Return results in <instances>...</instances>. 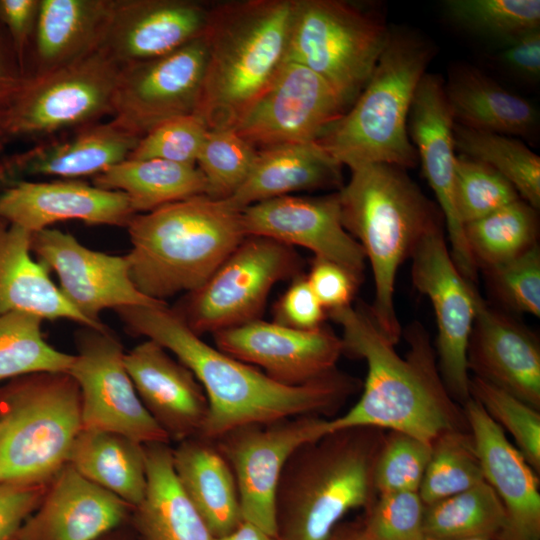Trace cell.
<instances>
[{"label":"cell","mask_w":540,"mask_h":540,"mask_svg":"<svg viewBox=\"0 0 540 540\" xmlns=\"http://www.w3.org/2000/svg\"><path fill=\"white\" fill-rule=\"evenodd\" d=\"M31 232L0 217V315L23 311L43 320L67 319L99 327L84 317L62 295L48 268L31 256Z\"/></svg>","instance_id":"obj_30"},{"label":"cell","mask_w":540,"mask_h":540,"mask_svg":"<svg viewBox=\"0 0 540 540\" xmlns=\"http://www.w3.org/2000/svg\"><path fill=\"white\" fill-rule=\"evenodd\" d=\"M257 151L233 128L208 130L196 162L207 182V196L230 198L248 177Z\"/></svg>","instance_id":"obj_42"},{"label":"cell","mask_w":540,"mask_h":540,"mask_svg":"<svg viewBox=\"0 0 540 540\" xmlns=\"http://www.w3.org/2000/svg\"><path fill=\"white\" fill-rule=\"evenodd\" d=\"M338 197L342 224L371 265L375 293L368 310L382 335L396 345L402 335L394 306L397 271L443 216L406 169L387 163L351 169Z\"/></svg>","instance_id":"obj_4"},{"label":"cell","mask_w":540,"mask_h":540,"mask_svg":"<svg viewBox=\"0 0 540 540\" xmlns=\"http://www.w3.org/2000/svg\"><path fill=\"white\" fill-rule=\"evenodd\" d=\"M346 111V105L323 78L301 64L286 61L233 129L256 149L312 142Z\"/></svg>","instance_id":"obj_16"},{"label":"cell","mask_w":540,"mask_h":540,"mask_svg":"<svg viewBox=\"0 0 540 540\" xmlns=\"http://www.w3.org/2000/svg\"><path fill=\"white\" fill-rule=\"evenodd\" d=\"M139 137L111 119L44 141L0 160V187L29 177L81 180L126 160Z\"/></svg>","instance_id":"obj_27"},{"label":"cell","mask_w":540,"mask_h":540,"mask_svg":"<svg viewBox=\"0 0 540 540\" xmlns=\"http://www.w3.org/2000/svg\"><path fill=\"white\" fill-rule=\"evenodd\" d=\"M455 148L501 174L519 197L536 210L540 207V157L519 139L475 130L455 123Z\"/></svg>","instance_id":"obj_38"},{"label":"cell","mask_w":540,"mask_h":540,"mask_svg":"<svg viewBox=\"0 0 540 540\" xmlns=\"http://www.w3.org/2000/svg\"><path fill=\"white\" fill-rule=\"evenodd\" d=\"M245 235L274 239L311 250L315 258L336 263L360 281L366 257L344 228L338 192L320 197L281 196L241 211Z\"/></svg>","instance_id":"obj_20"},{"label":"cell","mask_w":540,"mask_h":540,"mask_svg":"<svg viewBox=\"0 0 540 540\" xmlns=\"http://www.w3.org/2000/svg\"><path fill=\"white\" fill-rule=\"evenodd\" d=\"M467 348L468 371L540 409V345L536 335L478 293Z\"/></svg>","instance_id":"obj_23"},{"label":"cell","mask_w":540,"mask_h":540,"mask_svg":"<svg viewBox=\"0 0 540 540\" xmlns=\"http://www.w3.org/2000/svg\"><path fill=\"white\" fill-rule=\"evenodd\" d=\"M213 540H280L277 536L272 535L260 527L243 521L234 531L230 534L214 538Z\"/></svg>","instance_id":"obj_55"},{"label":"cell","mask_w":540,"mask_h":540,"mask_svg":"<svg viewBox=\"0 0 540 540\" xmlns=\"http://www.w3.org/2000/svg\"><path fill=\"white\" fill-rule=\"evenodd\" d=\"M39 8L40 0H0V23L7 31L25 73Z\"/></svg>","instance_id":"obj_52"},{"label":"cell","mask_w":540,"mask_h":540,"mask_svg":"<svg viewBox=\"0 0 540 540\" xmlns=\"http://www.w3.org/2000/svg\"><path fill=\"white\" fill-rule=\"evenodd\" d=\"M126 228L130 278L159 302L199 289L246 236L241 211L206 195L135 214Z\"/></svg>","instance_id":"obj_6"},{"label":"cell","mask_w":540,"mask_h":540,"mask_svg":"<svg viewBox=\"0 0 540 540\" xmlns=\"http://www.w3.org/2000/svg\"><path fill=\"white\" fill-rule=\"evenodd\" d=\"M484 479L499 497L506 525L498 540H540L539 477L483 407L473 398L463 406Z\"/></svg>","instance_id":"obj_26"},{"label":"cell","mask_w":540,"mask_h":540,"mask_svg":"<svg viewBox=\"0 0 540 540\" xmlns=\"http://www.w3.org/2000/svg\"><path fill=\"white\" fill-rule=\"evenodd\" d=\"M368 540H426L424 503L417 491L378 495L360 518Z\"/></svg>","instance_id":"obj_46"},{"label":"cell","mask_w":540,"mask_h":540,"mask_svg":"<svg viewBox=\"0 0 540 540\" xmlns=\"http://www.w3.org/2000/svg\"><path fill=\"white\" fill-rule=\"evenodd\" d=\"M342 328L344 354L364 359L367 376L360 399L330 419L331 431L370 426L401 431L431 442L441 433L469 430L462 406L449 395L437 366L436 350L425 327L414 321L402 332V357L379 331L367 307L329 311Z\"/></svg>","instance_id":"obj_2"},{"label":"cell","mask_w":540,"mask_h":540,"mask_svg":"<svg viewBox=\"0 0 540 540\" xmlns=\"http://www.w3.org/2000/svg\"><path fill=\"white\" fill-rule=\"evenodd\" d=\"M27 81L12 41L0 23V109L7 108Z\"/></svg>","instance_id":"obj_54"},{"label":"cell","mask_w":540,"mask_h":540,"mask_svg":"<svg viewBox=\"0 0 540 540\" xmlns=\"http://www.w3.org/2000/svg\"><path fill=\"white\" fill-rule=\"evenodd\" d=\"M207 59L203 35L166 55L120 67L111 120L141 138L195 113Z\"/></svg>","instance_id":"obj_15"},{"label":"cell","mask_w":540,"mask_h":540,"mask_svg":"<svg viewBox=\"0 0 540 540\" xmlns=\"http://www.w3.org/2000/svg\"><path fill=\"white\" fill-rule=\"evenodd\" d=\"M144 447L147 487L129 522L135 540H213L178 482L169 443Z\"/></svg>","instance_id":"obj_32"},{"label":"cell","mask_w":540,"mask_h":540,"mask_svg":"<svg viewBox=\"0 0 540 540\" xmlns=\"http://www.w3.org/2000/svg\"><path fill=\"white\" fill-rule=\"evenodd\" d=\"M470 430H448L431 442L430 458L418 493L424 505L484 481Z\"/></svg>","instance_id":"obj_40"},{"label":"cell","mask_w":540,"mask_h":540,"mask_svg":"<svg viewBox=\"0 0 540 540\" xmlns=\"http://www.w3.org/2000/svg\"><path fill=\"white\" fill-rule=\"evenodd\" d=\"M410 258L413 285L429 298L435 313L440 376L452 399L463 406L471 398L467 348L477 289L456 267L442 223L425 233Z\"/></svg>","instance_id":"obj_13"},{"label":"cell","mask_w":540,"mask_h":540,"mask_svg":"<svg viewBox=\"0 0 540 540\" xmlns=\"http://www.w3.org/2000/svg\"><path fill=\"white\" fill-rule=\"evenodd\" d=\"M209 9L192 0H113L98 50L120 67L166 55L203 35Z\"/></svg>","instance_id":"obj_22"},{"label":"cell","mask_w":540,"mask_h":540,"mask_svg":"<svg viewBox=\"0 0 540 540\" xmlns=\"http://www.w3.org/2000/svg\"><path fill=\"white\" fill-rule=\"evenodd\" d=\"M99 540H135L130 523L106 534Z\"/></svg>","instance_id":"obj_57"},{"label":"cell","mask_w":540,"mask_h":540,"mask_svg":"<svg viewBox=\"0 0 540 540\" xmlns=\"http://www.w3.org/2000/svg\"><path fill=\"white\" fill-rule=\"evenodd\" d=\"M445 10L463 28L506 45L540 29L539 0H448Z\"/></svg>","instance_id":"obj_41"},{"label":"cell","mask_w":540,"mask_h":540,"mask_svg":"<svg viewBox=\"0 0 540 540\" xmlns=\"http://www.w3.org/2000/svg\"><path fill=\"white\" fill-rule=\"evenodd\" d=\"M500 60L517 76L536 82L540 78V29L507 44L500 53Z\"/></svg>","instance_id":"obj_53"},{"label":"cell","mask_w":540,"mask_h":540,"mask_svg":"<svg viewBox=\"0 0 540 540\" xmlns=\"http://www.w3.org/2000/svg\"><path fill=\"white\" fill-rule=\"evenodd\" d=\"M92 184L124 193L136 214L195 196H207L208 190L197 166L161 159H126L93 177Z\"/></svg>","instance_id":"obj_35"},{"label":"cell","mask_w":540,"mask_h":540,"mask_svg":"<svg viewBox=\"0 0 540 540\" xmlns=\"http://www.w3.org/2000/svg\"><path fill=\"white\" fill-rule=\"evenodd\" d=\"M31 252L58 276L66 300L84 317L105 327L100 314L124 306H160L134 286L125 256L85 247L73 235L45 228L31 234Z\"/></svg>","instance_id":"obj_17"},{"label":"cell","mask_w":540,"mask_h":540,"mask_svg":"<svg viewBox=\"0 0 540 540\" xmlns=\"http://www.w3.org/2000/svg\"><path fill=\"white\" fill-rule=\"evenodd\" d=\"M294 0H244L209 9L207 59L195 113L208 130L234 128L286 62Z\"/></svg>","instance_id":"obj_5"},{"label":"cell","mask_w":540,"mask_h":540,"mask_svg":"<svg viewBox=\"0 0 540 540\" xmlns=\"http://www.w3.org/2000/svg\"><path fill=\"white\" fill-rule=\"evenodd\" d=\"M426 540H434V539L427 538ZM470 540H484V539H470Z\"/></svg>","instance_id":"obj_59"},{"label":"cell","mask_w":540,"mask_h":540,"mask_svg":"<svg viewBox=\"0 0 540 540\" xmlns=\"http://www.w3.org/2000/svg\"><path fill=\"white\" fill-rule=\"evenodd\" d=\"M326 309L311 289L306 276H297L274 308V322L299 330L322 326Z\"/></svg>","instance_id":"obj_49"},{"label":"cell","mask_w":540,"mask_h":540,"mask_svg":"<svg viewBox=\"0 0 540 540\" xmlns=\"http://www.w3.org/2000/svg\"><path fill=\"white\" fill-rule=\"evenodd\" d=\"M132 334L171 351L203 387L209 413L200 434L215 439L238 426L300 415L336 417L361 381L336 369L302 386L280 384L254 366L205 343L167 305L115 309Z\"/></svg>","instance_id":"obj_1"},{"label":"cell","mask_w":540,"mask_h":540,"mask_svg":"<svg viewBox=\"0 0 540 540\" xmlns=\"http://www.w3.org/2000/svg\"><path fill=\"white\" fill-rule=\"evenodd\" d=\"M434 54L432 42L416 31L389 28L385 46L358 98L316 142L350 170L371 163L415 167L418 156L408 134V117Z\"/></svg>","instance_id":"obj_7"},{"label":"cell","mask_w":540,"mask_h":540,"mask_svg":"<svg viewBox=\"0 0 540 540\" xmlns=\"http://www.w3.org/2000/svg\"><path fill=\"white\" fill-rule=\"evenodd\" d=\"M470 396L502 430L508 431L516 447L533 470L540 473V413L512 394L477 377H470Z\"/></svg>","instance_id":"obj_43"},{"label":"cell","mask_w":540,"mask_h":540,"mask_svg":"<svg viewBox=\"0 0 540 540\" xmlns=\"http://www.w3.org/2000/svg\"><path fill=\"white\" fill-rule=\"evenodd\" d=\"M492 294L512 311L540 316V249L483 270Z\"/></svg>","instance_id":"obj_47"},{"label":"cell","mask_w":540,"mask_h":540,"mask_svg":"<svg viewBox=\"0 0 540 540\" xmlns=\"http://www.w3.org/2000/svg\"><path fill=\"white\" fill-rule=\"evenodd\" d=\"M9 140L11 139L7 129L6 108L0 109V152Z\"/></svg>","instance_id":"obj_58"},{"label":"cell","mask_w":540,"mask_h":540,"mask_svg":"<svg viewBox=\"0 0 540 540\" xmlns=\"http://www.w3.org/2000/svg\"><path fill=\"white\" fill-rule=\"evenodd\" d=\"M172 461L178 482L213 538L230 534L243 522L235 476L214 440H183L172 448Z\"/></svg>","instance_id":"obj_31"},{"label":"cell","mask_w":540,"mask_h":540,"mask_svg":"<svg viewBox=\"0 0 540 540\" xmlns=\"http://www.w3.org/2000/svg\"><path fill=\"white\" fill-rule=\"evenodd\" d=\"M444 84L439 75L427 72L423 75L412 100L408 134L443 216L452 259L462 276L474 284L478 269L470 255L455 203V121Z\"/></svg>","instance_id":"obj_18"},{"label":"cell","mask_w":540,"mask_h":540,"mask_svg":"<svg viewBox=\"0 0 540 540\" xmlns=\"http://www.w3.org/2000/svg\"><path fill=\"white\" fill-rule=\"evenodd\" d=\"M454 195L463 225L520 198L514 187L495 169L461 153L456 156Z\"/></svg>","instance_id":"obj_44"},{"label":"cell","mask_w":540,"mask_h":540,"mask_svg":"<svg viewBox=\"0 0 540 540\" xmlns=\"http://www.w3.org/2000/svg\"><path fill=\"white\" fill-rule=\"evenodd\" d=\"M291 246L247 235L212 276L175 310L199 336L259 319L268 294L279 281L300 275Z\"/></svg>","instance_id":"obj_11"},{"label":"cell","mask_w":540,"mask_h":540,"mask_svg":"<svg viewBox=\"0 0 540 540\" xmlns=\"http://www.w3.org/2000/svg\"><path fill=\"white\" fill-rule=\"evenodd\" d=\"M444 90L459 125L512 137L536 132L539 116L535 107L474 67L454 69Z\"/></svg>","instance_id":"obj_33"},{"label":"cell","mask_w":540,"mask_h":540,"mask_svg":"<svg viewBox=\"0 0 540 540\" xmlns=\"http://www.w3.org/2000/svg\"><path fill=\"white\" fill-rule=\"evenodd\" d=\"M133 507L65 464L18 540H99L130 522Z\"/></svg>","instance_id":"obj_24"},{"label":"cell","mask_w":540,"mask_h":540,"mask_svg":"<svg viewBox=\"0 0 540 540\" xmlns=\"http://www.w3.org/2000/svg\"><path fill=\"white\" fill-rule=\"evenodd\" d=\"M119 71L98 50L63 69L28 78L6 108L10 139L37 143L111 117Z\"/></svg>","instance_id":"obj_10"},{"label":"cell","mask_w":540,"mask_h":540,"mask_svg":"<svg viewBox=\"0 0 540 540\" xmlns=\"http://www.w3.org/2000/svg\"><path fill=\"white\" fill-rule=\"evenodd\" d=\"M330 419L300 415L251 423L213 439L235 476L243 521L276 536L274 500L281 472L299 446L331 431Z\"/></svg>","instance_id":"obj_12"},{"label":"cell","mask_w":540,"mask_h":540,"mask_svg":"<svg viewBox=\"0 0 540 540\" xmlns=\"http://www.w3.org/2000/svg\"><path fill=\"white\" fill-rule=\"evenodd\" d=\"M326 540H368L361 520L340 522Z\"/></svg>","instance_id":"obj_56"},{"label":"cell","mask_w":540,"mask_h":540,"mask_svg":"<svg viewBox=\"0 0 540 540\" xmlns=\"http://www.w3.org/2000/svg\"><path fill=\"white\" fill-rule=\"evenodd\" d=\"M207 131L194 113L172 118L141 137L127 159H161L196 166Z\"/></svg>","instance_id":"obj_48"},{"label":"cell","mask_w":540,"mask_h":540,"mask_svg":"<svg viewBox=\"0 0 540 540\" xmlns=\"http://www.w3.org/2000/svg\"><path fill=\"white\" fill-rule=\"evenodd\" d=\"M383 15L343 0H294L286 61L323 78L347 110L368 82L388 37Z\"/></svg>","instance_id":"obj_9"},{"label":"cell","mask_w":540,"mask_h":540,"mask_svg":"<svg viewBox=\"0 0 540 540\" xmlns=\"http://www.w3.org/2000/svg\"><path fill=\"white\" fill-rule=\"evenodd\" d=\"M48 483H0V540H18L20 530L40 504Z\"/></svg>","instance_id":"obj_51"},{"label":"cell","mask_w":540,"mask_h":540,"mask_svg":"<svg viewBox=\"0 0 540 540\" xmlns=\"http://www.w3.org/2000/svg\"><path fill=\"white\" fill-rule=\"evenodd\" d=\"M470 255L482 271L514 259L535 246L536 209L521 198L464 225Z\"/></svg>","instance_id":"obj_37"},{"label":"cell","mask_w":540,"mask_h":540,"mask_svg":"<svg viewBox=\"0 0 540 540\" xmlns=\"http://www.w3.org/2000/svg\"><path fill=\"white\" fill-rule=\"evenodd\" d=\"M216 348L258 366L274 381L302 386L337 369L342 338L330 328L299 330L260 319L213 334Z\"/></svg>","instance_id":"obj_19"},{"label":"cell","mask_w":540,"mask_h":540,"mask_svg":"<svg viewBox=\"0 0 540 540\" xmlns=\"http://www.w3.org/2000/svg\"><path fill=\"white\" fill-rule=\"evenodd\" d=\"M128 197L81 180H16L0 187V217L31 233L67 220L124 226L135 215Z\"/></svg>","instance_id":"obj_21"},{"label":"cell","mask_w":540,"mask_h":540,"mask_svg":"<svg viewBox=\"0 0 540 540\" xmlns=\"http://www.w3.org/2000/svg\"><path fill=\"white\" fill-rule=\"evenodd\" d=\"M113 0H40L26 63L28 78L73 65L98 51Z\"/></svg>","instance_id":"obj_28"},{"label":"cell","mask_w":540,"mask_h":540,"mask_svg":"<svg viewBox=\"0 0 540 540\" xmlns=\"http://www.w3.org/2000/svg\"><path fill=\"white\" fill-rule=\"evenodd\" d=\"M81 429L80 391L68 373L11 379L0 387V483H49Z\"/></svg>","instance_id":"obj_8"},{"label":"cell","mask_w":540,"mask_h":540,"mask_svg":"<svg viewBox=\"0 0 540 540\" xmlns=\"http://www.w3.org/2000/svg\"><path fill=\"white\" fill-rule=\"evenodd\" d=\"M67 463L78 473L111 492L133 508L147 487L144 444L123 434L81 429Z\"/></svg>","instance_id":"obj_34"},{"label":"cell","mask_w":540,"mask_h":540,"mask_svg":"<svg viewBox=\"0 0 540 540\" xmlns=\"http://www.w3.org/2000/svg\"><path fill=\"white\" fill-rule=\"evenodd\" d=\"M430 454V443L401 431H386L374 468L377 494L418 492Z\"/></svg>","instance_id":"obj_45"},{"label":"cell","mask_w":540,"mask_h":540,"mask_svg":"<svg viewBox=\"0 0 540 540\" xmlns=\"http://www.w3.org/2000/svg\"><path fill=\"white\" fill-rule=\"evenodd\" d=\"M124 364L143 406L170 441L200 436L209 403L190 369L150 339L125 352Z\"/></svg>","instance_id":"obj_25"},{"label":"cell","mask_w":540,"mask_h":540,"mask_svg":"<svg viewBox=\"0 0 540 540\" xmlns=\"http://www.w3.org/2000/svg\"><path fill=\"white\" fill-rule=\"evenodd\" d=\"M386 431L336 429L299 446L278 481L274 518L280 540H326L344 516L378 494L374 468Z\"/></svg>","instance_id":"obj_3"},{"label":"cell","mask_w":540,"mask_h":540,"mask_svg":"<svg viewBox=\"0 0 540 540\" xmlns=\"http://www.w3.org/2000/svg\"><path fill=\"white\" fill-rule=\"evenodd\" d=\"M42 321L23 311L0 315V381L34 373H68L74 355L45 341Z\"/></svg>","instance_id":"obj_39"},{"label":"cell","mask_w":540,"mask_h":540,"mask_svg":"<svg viewBox=\"0 0 540 540\" xmlns=\"http://www.w3.org/2000/svg\"><path fill=\"white\" fill-rule=\"evenodd\" d=\"M77 353L68 374L78 385L82 429L123 434L142 444L169 443L143 406L124 364V350L109 328L76 334Z\"/></svg>","instance_id":"obj_14"},{"label":"cell","mask_w":540,"mask_h":540,"mask_svg":"<svg viewBox=\"0 0 540 540\" xmlns=\"http://www.w3.org/2000/svg\"><path fill=\"white\" fill-rule=\"evenodd\" d=\"M342 165L316 141L260 149L241 187L228 199L235 209L303 190L342 187Z\"/></svg>","instance_id":"obj_29"},{"label":"cell","mask_w":540,"mask_h":540,"mask_svg":"<svg viewBox=\"0 0 540 540\" xmlns=\"http://www.w3.org/2000/svg\"><path fill=\"white\" fill-rule=\"evenodd\" d=\"M306 279L314 294L329 311L350 306L361 281L342 266L315 258Z\"/></svg>","instance_id":"obj_50"},{"label":"cell","mask_w":540,"mask_h":540,"mask_svg":"<svg viewBox=\"0 0 540 540\" xmlns=\"http://www.w3.org/2000/svg\"><path fill=\"white\" fill-rule=\"evenodd\" d=\"M506 525L504 507L487 481L424 505V532L434 540H498Z\"/></svg>","instance_id":"obj_36"}]
</instances>
